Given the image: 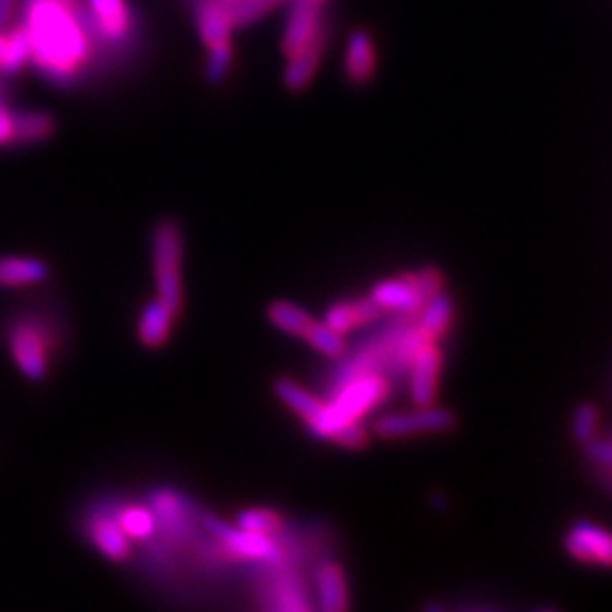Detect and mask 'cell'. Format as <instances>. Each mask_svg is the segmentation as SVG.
Listing matches in <instances>:
<instances>
[{
    "instance_id": "obj_5",
    "label": "cell",
    "mask_w": 612,
    "mask_h": 612,
    "mask_svg": "<svg viewBox=\"0 0 612 612\" xmlns=\"http://www.w3.org/2000/svg\"><path fill=\"white\" fill-rule=\"evenodd\" d=\"M456 426V415L450 408L436 404L413 406L411 411H397L379 415L373 424V434L382 441H404L432 434H447Z\"/></svg>"
},
{
    "instance_id": "obj_31",
    "label": "cell",
    "mask_w": 612,
    "mask_h": 612,
    "mask_svg": "<svg viewBox=\"0 0 612 612\" xmlns=\"http://www.w3.org/2000/svg\"><path fill=\"white\" fill-rule=\"evenodd\" d=\"M229 65H231V43L225 41V43L211 46L207 65H205V80L214 87L220 85L229 73Z\"/></svg>"
},
{
    "instance_id": "obj_32",
    "label": "cell",
    "mask_w": 612,
    "mask_h": 612,
    "mask_svg": "<svg viewBox=\"0 0 612 612\" xmlns=\"http://www.w3.org/2000/svg\"><path fill=\"white\" fill-rule=\"evenodd\" d=\"M12 144V113L0 107V146Z\"/></svg>"
},
{
    "instance_id": "obj_24",
    "label": "cell",
    "mask_w": 612,
    "mask_h": 612,
    "mask_svg": "<svg viewBox=\"0 0 612 612\" xmlns=\"http://www.w3.org/2000/svg\"><path fill=\"white\" fill-rule=\"evenodd\" d=\"M231 28H243L266 17L282 0H218Z\"/></svg>"
},
{
    "instance_id": "obj_23",
    "label": "cell",
    "mask_w": 612,
    "mask_h": 612,
    "mask_svg": "<svg viewBox=\"0 0 612 612\" xmlns=\"http://www.w3.org/2000/svg\"><path fill=\"white\" fill-rule=\"evenodd\" d=\"M268 320L273 327H277L279 332L290 334V336H304V332L309 329V325L314 323V318L309 314L299 309L297 304L286 302V299H275L268 306Z\"/></svg>"
},
{
    "instance_id": "obj_35",
    "label": "cell",
    "mask_w": 612,
    "mask_h": 612,
    "mask_svg": "<svg viewBox=\"0 0 612 612\" xmlns=\"http://www.w3.org/2000/svg\"><path fill=\"white\" fill-rule=\"evenodd\" d=\"M318 3H323V0H318Z\"/></svg>"
},
{
    "instance_id": "obj_33",
    "label": "cell",
    "mask_w": 612,
    "mask_h": 612,
    "mask_svg": "<svg viewBox=\"0 0 612 612\" xmlns=\"http://www.w3.org/2000/svg\"><path fill=\"white\" fill-rule=\"evenodd\" d=\"M12 8H14V0H0V32L8 28L10 17H12Z\"/></svg>"
},
{
    "instance_id": "obj_6",
    "label": "cell",
    "mask_w": 612,
    "mask_h": 612,
    "mask_svg": "<svg viewBox=\"0 0 612 612\" xmlns=\"http://www.w3.org/2000/svg\"><path fill=\"white\" fill-rule=\"evenodd\" d=\"M203 526L214 535L220 549L231 559L257 561L261 565H277L286 559L284 546L277 542V535L243 531L238 526H229L227 522L214 515H203Z\"/></svg>"
},
{
    "instance_id": "obj_10",
    "label": "cell",
    "mask_w": 612,
    "mask_h": 612,
    "mask_svg": "<svg viewBox=\"0 0 612 612\" xmlns=\"http://www.w3.org/2000/svg\"><path fill=\"white\" fill-rule=\"evenodd\" d=\"M343 73L352 87H365L377 73V43L365 28H354L345 41Z\"/></svg>"
},
{
    "instance_id": "obj_2",
    "label": "cell",
    "mask_w": 612,
    "mask_h": 612,
    "mask_svg": "<svg viewBox=\"0 0 612 612\" xmlns=\"http://www.w3.org/2000/svg\"><path fill=\"white\" fill-rule=\"evenodd\" d=\"M32 52L50 78L65 80L85 55V41L76 26L48 0H28Z\"/></svg>"
},
{
    "instance_id": "obj_29",
    "label": "cell",
    "mask_w": 612,
    "mask_h": 612,
    "mask_svg": "<svg viewBox=\"0 0 612 612\" xmlns=\"http://www.w3.org/2000/svg\"><path fill=\"white\" fill-rule=\"evenodd\" d=\"M599 424H601V413L594 404L583 402L574 408L572 413V436L576 443L588 445L599 436Z\"/></svg>"
},
{
    "instance_id": "obj_1",
    "label": "cell",
    "mask_w": 612,
    "mask_h": 612,
    "mask_svg": "<svg viewBox=\"0 0 612 612\" xmlns=\"http://www.w3.org/2000/svg\"><path fill=\"white\" fill-rule=\"evenodd\" d=\"M388 395L391 377L384 373L352 377L334 386L329 399H323L316 415L304 424L314 438L338 443L345 450H363L371 443L363 419L377 411Z\"/></svg>"
},
{
    "instance_id": "obj_28",
    "label": "cell",
    "mask_w": 612,
    "mask_h": 612,
    "mask_svg": "<svg viewBox=\"0 0 612 612\" xmlns=\"http://www.w3.org/2000/svg\"><path fill=\"white\" fill-rule=\"evenodd\" d=\"M236 526L243 531H253V533L277 535L282 531L284 522L270 509H248V511H240L236 515Z\"/></svg>"
},
{
    "instance_id": "obj_13",
    "label": "cell",
    "mask_w": 612,
    "mask_h": 612,
    "mask_svg": "<svg viewBox=\"0 0 612 612\" xmlns=\"http://www.w3.org/2000/svg\"><path fill=\"white\" fill-rule=\"evenodd\" d=\"M316 605L325 612H343L349 608V583L340 563L325 559L318 563L314 574Z\"/></svg>"
},
{
    "instance_id": "obj_19",
    "label": "cell",
    "mask_w": 612,
    "mask_h": 612,
    "mask_svg": "<svg viewBox=\"0 0 612 612\" xmlns=\"http://www.w3.org/2000/svg\"><path fill=\"white\" fill-rule=\"evenodd\" d=\"M194 12H196L198 32H200L203 41L207 43V48L229 41L231 26H229L218 0H196Z\"/></svg>"
},
{
    "instance_id": "obj_14",
    "label": "cell",
    "mask_w": 612,
    "mask_h": 612,
    "mask_svg": "<svg viewBox=\"0 0 612 612\" xmlns=\"http://www.w3.org/2000/svg\"><path fill=\"white\" fill-rule=\"evenodd\" d=\"M268 581L264 592L273 596L270 605L277 610H312L314 603L306 599V590L295 574V570L286 567L284 563L268 565Z\"/></svg>"
},
{
    "instance_id": "obj_8",
    "label": "cell",
    "mask_w": 612,
    "mask_h": 612,
    "mask_svg": "<svg viewBox=\"0 0 612 612\" xmlns=\"http://www.w3.org/2000/svg\"><path fill=\"white\" fill-rule=\"evenodd\" d=\"M8 347L23 377L41 382L48 373V334L32 320L12 323L8 329Z\"/></svg>"
},
{
    "instance_id": "obj_30",
    "label": "cell",
    "mask_w": 612,
    "mask_h": 612,
    "mask_svg": "<svg viewBox=\"0 0 612 612\" xmlns=\"http://www.w3.org/2000/svg\"><path fill=\"white\" fill-rule=\"evenodd\" d=\"M91 6L96 10V17L100 19V26L105 28L107 34L118 37L128 26V14L122 0H91Z\"/></svg>"
},
{
    "instance_id": "obj_20",
    "label": "cell",
    "mask_w": 612,
    "mask_h": 612,
    "mask_svg": "<svg viewBox=\"0 0 612 612\" xmlns=\"http://www.w3.org/2000/svg\"><path fill=\"white\" fill-rule=\"evenodd\" d=\"M48 273V264L34 257H0V286L41 284Z\"/></svg>"
},
{
    "instance_id": "obj_17",
    "label": "cell",
    "mask_w": 612,
    "mask_h": 612,
    "mask_svg": "<svg viewBox=\"0 0 612 612\" xmlns=\"http://www.w3.org/2000/svg\"><path fill=\"white\" fill-rule=\"evenodd\" d=\"M175 316L177 314L170 309V306L161 297L148 302L144 306L141 316H139V327H137L139 340L146 347H152V349L161 347L168 340V334H170Z\"/></svg>"
},
{
    "instance_id": "obj_18",
    "label": "cell",
    "mask_w": 612,
    "mask_h": 612,
    "mask_svg": "<svg viewBox=\"0 0 612 612\" xmlns=\"http://www.w3.org/2000/svg\"><path fill=\"white\" fill-rule=\"evenodd\" d=\"M89 537L109 561H126L130 556V537L120 529L116 517L100 515L89 526Z\"/></svg>"
},
{
    "instance_id": "obj_12",
    "label": "cell",
    "mask_w": 612,
    "mask_h": 612,
    "mask_svg": "<svg viewBox=\"0 0 612 612\" xmlns=\"http://www.w3.org/2000/svg\"><path fill=\"white\" fill-rule=\"evenodd\" d=\"M382 309L371 297H356V299H340L334 302L323 316V323L332 327L334 332L347 336L361 327L375 325L382 318Z\"/></svg>"
},
{
    "instance_id": "obj_11",
    "label": "cell",
    "mask_w": 612,
    "mask_h": 612,
    "mask_svg": "<svg viewBox=\"0 0 612 612\" xmlns=\"http://www.w3.org/2000/svg\"><path fill=\"white\" fill-rule=\"evenodd\" d=\"M320 32V3L318 0H293L286 26H284V37H282V50L286 55H293L302 50L304 46H309L314 39H318Z\"/></svg>"
},
{
    "instance_id": "obj_21",
    "label": "cell",
    "mask_w": 612,
    "mask_h": 612,
    "mask_svg": "<svg viewBox=\"0 0 612 612\" xmlns=\"http://www.w3.org/2000/svg\"><path fill=\"white\" fill-rule=\"evenodd\" d=\"M275 395L279 397L282 404H286L302 422H309L316 411L320 408V397L314 395L312 391H306L304 386H299L297 382L288 379V377H279L275 382Z\"/></svg>"
},
{
    "instance_id": "obj_15",
    "label": "cell",
    "mask_w": 612,
    "mask_h": 612,
    "mask_svg": "<svg viewBox=\"0 0 612 612\" xmlns=\"http://www.w3.org/2000/svg\"><path fill=\"white\" fill-rule=\"evenodd\" d=\"M413 323L424 334V338L441 343L454 325V299H452V295L443 288L436 295L428 297L422 304V309L413 316Z\"/></svg>"
},
{
    "instance_id": "obj_26",
    "label": "cell",
    "mask_w": 612,
    "mask_h": 612,
    "mask_svg": "<svg viewBox=\"0 0 612 612\" xmlns=\"http://www.w3.org/2000/svg\"><path fill=\"white\" fill-rule=\"evenodd\" d=\"M116 520L130 540H150L157 531V517L146 506L122 509L120 515H116Z\"/></svg>"
},
{
    "instance_id": "obj_7",
    "label": "cell",
    "mask_w": 612,
    "mask_h": 612,
    "mask_svg": "<svg viewBox=\"0 0 612 612\" xmlns=\"http://www.w3.org/2000/svg\"><path fill=\"white\" fill-rule=\"evenodd\" d=\"M567 556L581 565L612 570V531L592 522L579 520L563 535Z\"/></svg>"
},
{
    "instance_id": "obj_27",
    "label": "cell",
    "mask_w": 612,
    "mask_h": 612,
    "mask_svg": "<svg viewBox=\"0 0 612 612\" xmlns=\"http://www.w3.org/2000/svg\"><path fill=\"white\" fill-rule=\"evenodd\" d=\"M6 52L3 59H0V69L8 73H17L23 69V65L28 61V57L32 55V39H30V30L26 26L17 28L14 32H10L6 37Z\"/></svg>"
},
{
    "instance_id": "obj_34",
    "label": "cell",
    "mask_w": 612,
    "mask_h": 612,
    "mask_svg": "<svg viewBox=\"0 0 612 612\" xmlns=\"http://www.w3.org/2000/svg\"><path fill=\"white\" fill-rule=\"evenodd\" d=\"M6 34L3 32H0V59H3V52H6Z\"/></svg>"
},
{
    "instance_id": "obj_9",
    "label": "cell",
    "mask_w": 612,
    "mask_h": 612,
    "mask_svg": "<svg viewBox=\"0 0 612 612\" xmlns=\"http://www.w3.org/2000/svg\"><path fill=\"white\" fill-rule=\"evenodd\" d=\"M443 363H445V354L441 349V343H424L413 354L404 373L408 379V395L413 399V406L436 404Z\"/></svg>"
},
{
    "instance_id": "obj_22",
    "label": "cell",
    "mask_w": 612,
    "mask_h": 612,
    "mask_svg": "<svg viewBox=\"0 0 612 612\" xmlns=\"http://www.w3.org/2000/svg\"><path fill=\"white\" fill-rule=\"evenodd\" d=\"M55 132V118L46 111L12 113V141L37 144L46 141Z\"/></svg>"
},
{
    "instance_id": "obj_3",
    "label": "cell",
    "mask_w": 612,
    "mask_h": 612,
    "mask_svg": "<svg viewBox=\"0 0 612 612\" xmlns=\"http://www.w3.org/2000/svg\"><path fill=\"white\" fill-rule=\"evenodd\" d=\"M443 288L445 275L438 268H417L377 282L367 297L379 306L382 314L413 318L422 304Z\"/></svg>"
},
{
    "instance_id": "obj_25",
    "label": "cell",
    "mask_w": 612,
    "mask_h": 612,
    "mask_svg": "<svg viewBox=\"0 0 612 612\" xmlns=\"http://www.w3.org/2000/svg\"><path fill=\"white\" fill-rule=\"evenodd\" d=\"M302 338L306 343H309L325 358L338 361V358H343L347 354V340H345V336L338 334V332H334L332 327H327L323 320H314L309 325V329L304 332Z\"/></svg>"
},
{
    "instance_id": "obj_4",
    "label": "cell",
    "mask_w": 612,
    "mask_h": 612,
    "mask_svg": "<svg viewBox=\"0 0 612 612\" xmlns=\"http://www.w3.org/2000/svg\"><path fill=\"white\" fill-rule=\"evenodd\" d=\"M152 266L159 297L177 314L181 306V229L172 218L159 220L152 231Z\"/></svg>"
},
{
    "instance_id": "obj_16",
    "label": "cell",
    "mask_w": 612,
    "mask_h": 612,
    "mask_svg": "<svg viewBox=\"0 0 612 612\" xmlns=\"http://www.w3.org/2000/svg\"><path fill=\"white\" fill-rule=\"evenodd\" d=\"M323 34L318 39H314L309 46H304L302 50L288 55V65L284 69L282 82L288 91L299 93L306 87L312 85V80L316 78L318 69H320V59H323Z\"/></svg>"
}]
</instances>
